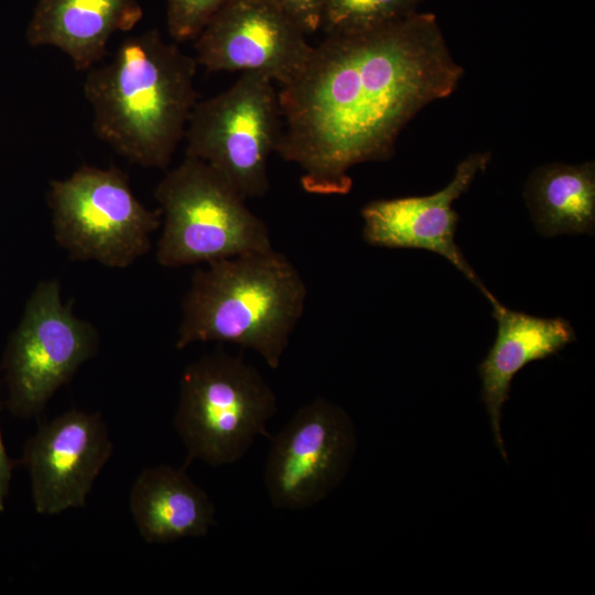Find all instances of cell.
Returning a JSON list of instances; mask_svg holds the SVG:
<instances>
[{
	"label": "cell",
	"mask_w": 595,
	"mask_h": 595,
	"mask_svg": "<svg viewBox=\"0 0 595 595\" xmlns=\"http://www.w3.org/2000/svg\"><path fill=\"white\" fill-rule=\"evenodd\" d=\"M463 72L432 13L326 35L279 93L283 129L275 153L300 166L305 192L348 194L349 170L389 160L405 125L450 96Z\"/></svg>",
	"instance_id": "6da1fadb"
},
{
	"label": "cell",
	"mask_w": 595,
	"mask_h": 595,
	"mask_svg": "<svg viewBox=\"0 0 595 595\" xmlns=\"http://www.w3.org/2000/svg\"><path fill=\"white\" fill-rule=\"evenodd\" d=\"M197 66L156 29L126 37L84 82L95 134L133 164L166 167L197 102Z\"/></svg>",
	"instance_id": "7a4b0ae2"
},
{
	"label": "cell",
	"mask_w": 595,
	"mask_h": 595,
	"mask_svg": "<svg viewBox=\"0 0 595 595\" xmlns=\"http://www.w3.org/2000/svg\"><path fill=\"white\" fill-rule=\"evenodd\" d=\"M306 284L273 248L205 263L182 299L177 349L231 343L278 368L306 302Z\"/></svg>",
	"instance_id": "3957f363"
},
{
	"label": "cell",
	"mask_w": 595,
	"mask_h": 595,
	"mask_svg": "<svg viewBox=\"0 0 595 595\" xmlns=\"http://www.w3.org/2000/svg\"><path fill=\"white\" fill-rule=\"evenodd\" d=\"M162 232L155 257L165 268L209 263L272 247L246 199L207 163L185 156L156 185Z\"/></svg>",
	"instance_id": "277c9868"
},
{
	"label": "cell",
	"mask_w": 595,
	"mask_h": 595,
	"mask_svg": "<svg viewBox=\"0 0 595 595\" xmlns=\"http://www.w3.org/2000/svg\"><path fill=\"white\" fill-rule=\"evenodd\" d=\"M277 398L260 372L241 356L223 349L206 353L184 369L174 428L187 452L218 467L240 459L257 436H272L267 422Z\"/></svg>",
	"instance_id": "5b68a950"
},
{
	"label": "cell",
	"mask_w": 595,
	"mask_h": 595,
	"mask_svg": "<svg viewBox=\"0 0 595 595\" xmlns=\"http://www.w3.org/2000/svg\"><path fill=\"white\" fill-rule=\"evenodd\" d=\"M47 204L54 238L73 261H95L125 269L151 249L162 224L160 208L145 207L128 174L116 167L82 165L50 182Z\"/></svg>",
	"instance_id": "8992f818"
},
{
	"label": "cell",
	"mask_w": 595,
	"mask_h": 595,
	"mask_svg": "<svg viewBox=\"0 0 595 595\" xmlns=\"http://www.w3.org/2000/svg\"><path fill=\"white\" fill-rule=\"evenodd\" d=\"M283 129L273 80L246 72L226 90L194 106L186 126L185 156L219 172L245 198L270 187L268 161Z\"/></svg>",
	"instance_id": "52a82bcc"
},
{
	"label": "cell",
	"mask_w": 595,
	"mask_h": 595,
	"mask_svg": "<svg viewBox=\"0 0 595 595\" xmlns=\"http://www.w3.org/2000/svg\"><path fill=\"white\" fill-rule=\"evenodd\" d=\"M98 346L95 326L63 303L60 282H39L1 360L10 412L24 419L41 415L54 393L96 355Z\"/></svg>",
	"instance_id": "ba28073f"
},
{
	"label": "cell",
	"mask_w": 595,
	"mask_h": 595,
	"mask_svg": "<svg viewBox=\"0 0 595 595\" xmlns=\"http://www.w3.org/2000/svg\"><path fill=\"white\" fill-rule=\"evenodd\" d=\"M271 441L264 485L271 505L290 510L325 499L344 478L355 447L349 416L322 397L301 407Z\"/></svg>",
	"instance_id": "9c48e42d"
},
{
	"label": "cell",
	"mask_w": 595,
	"mask_h": 595,
	"mask_svg": "<svg viewBox=\"0 0 595 595\" xmlns=\"http://www.w3.org/2000/svg\"><path fill=\"white\" fill-rule=\"evenodd\" d=\"M195 41V60L209 72H253L283 86L303 71L313 46L271 0H229Z\"/></svg>",
	"instance_id": "30bf717a"
},
{
	"label": "cell",
	"mask_w": 595,
	"mask_h": 595,
	"mask_svg": "<svg viewBox=\"0 0 595 595\" xmlns=\"http://www.w3.org/2000/svg\"><path fill=\"white\" fill-rule=\"evenodd\" d=\"M112 451L100 413L74 408L39 425L22 456L36 512L53 516L84 507Z\"/></svg>",
	"instance_id": "8fae6325"
},
{
	"label": "cell",
	"mask_w": 595,
	"mask_h": 595,
	"mask_svg": "<svg viewBox=\"0 0 595 595\" xmlns=\"http://www.w3.org/2000/svg\"><path fill=\"white\" fill-rule=\"evenodd\" d=\"M490 158L489 152L468 155L457 165L452 181L434 194L367 203L361 208L364 240L376 247L435 252L458 269L487 299L490 292L455 242L459 217L452 205L469 188L477 173L488 166Z\"/></svg>",
	"instance_id": "7c38bea8"
},
{
	"label": "cell",
	"mask_w": 595,
	"mask_h": 595,
	"mask_svg": "<svg viewBox=\"0 0 595 595\" xmlns=\"http://www.w3.org/2000/svg\"><path fill=\"white\" fill-rule=\"evenodd\" d=\"M498 324L496 339L478 366L482 398L487 408L495 443L507 459L501 431V409L509 398L515 375L528 364L558 354L575 339L563 317H539L510 310L493 294L487 299Z\"/></svg>",
	"instance_id": "4fadbf2b"
},
{
	"label": "cell",
	"mask_w": 595,
	"mask_h": 595,
	"mask_svg": "<svg viewBox=\"0 0 595 595\" xmlns=\"http://www.w3.org/2000/svg\"><path fill=\"white\" fill-rule=\"evenodd\" d=\"M142 17L138 0H37L26 41L58 48L77 71H88L104 58L111 36L132 30Z\"/></svg>",
	"instance_id": "5bb4252c"
},
{
	"label": "cell",
	"mask_w": 595,
	"mask_h": 595,
	"mask_svg": "<svg viewBox=\"0 0 595 595\" xmlns=\"http://www.w3.org/2000/svg\"><path fill=\"white\" fill-rule=\"evenodd\" d=\"M129 506L142 539L170 543L207 534L215 523V506L183 468L159 465L134 479Z\"/></svg>",
	"instance_id": "9a60e30c"
},
{
	"label": "cell",
	"mask_w": 595,
	"mask_h": 595,
	"mask_svg": "<svg viewBox=\"0 0 595 595\" xmlns=\"http://www.w3.org/2000/svg\"><path fill=\"white\" fill-rule=\"evenodd\" d=\"M524 199L540 235H593L594 162L577 165L553 163L537 167L527 181Z\"/></svg>",
	"instance_id": "2e32d148"
},
{
	"label": "cell",
	"mask_w": 595,
	"mask_h": 595,
	"mask_svg": "<svg viewBox=\"0 0 595 595\" xmlns=\"http://www.w3.org/2000/svg\"><path fill=\"white\" fill-rule=\"evenodd\" d=\"M422 0H325L321 29L346 35L378 29L416 11Z\"/></svg>",
	"instance_id": "e0dca14e"
},
{
	"label": "cell",
	"mask_w": 595,
	"mask_h": 595,
	"mask_svg": "<svg viewBox=\"0 0 595 595\" xmlns=\"http://www.w3.org/2000/svg\"><path fill=\"white\" fill-rule=\"evenodd\" d=\"M229 0H166V26L175 42L195 40Z\"/></svg>",
	"instance_id": "ac0fdd59"
},
{
	"label": "cell",
	"mask_w": 595,
	"mask_h": 595,
	"mask_svg": "<svg viewBox=\"0 0 595 595\" xmlns=\"http://www.w3.org/2000/svg\"><path fill=\"white\" fill-rule=\"evenodd\" d=\"M306 35L321 29L325 0H271Z\"/></svg>",
	"instance_id": "d6986e66"
},
{
	"label": "cell",
	"mask_w": 595,
	"mask_h": 595,
	"mask_svg": "<svg viewBox=\"0 0 595 595\" xmlns=\"http://www.w3.org/2000/svg\"><path fill=\"white\" fill-rule=\"evenodd\" d=\"M14 463L7 454L0 430V512L4 510Z\"/></svg>",
	"instance_id": "ffe728a7"
}]
</instances>
